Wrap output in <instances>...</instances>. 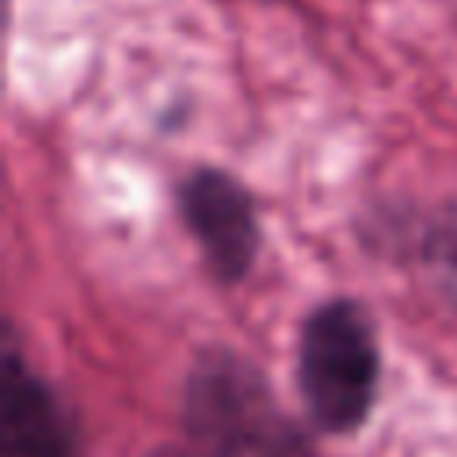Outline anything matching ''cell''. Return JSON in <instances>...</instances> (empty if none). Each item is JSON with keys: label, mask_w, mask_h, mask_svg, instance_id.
I'll list each match as a JSON object with an SVG mask.
<instances>
[{"label": "cell", "mask_w": 457, "mask_h": 457, "mask_svg": "<svg viewBox=\"0 0 457 457\" xmlns=\"http://www.w3.org/2000/svg\"><path fill=\"white\" fill-rule=\"evenodd\" d=\"M300 396L325 432H353L375 407L378 343L368 311L353 300H328L311 311L300 332Z\"/></svg>", "instance_id": "6da1fadb"}, {"label": "cell", "mask_w": 457, "mask_h": 457, "mask_svg": "<svg viewBox=\"0 0 457 457\" xmlns=\"http://www.w3.org/2000/svg\"><path fill=\"white\" fill-rule=\"evenodd\" d=\"M186 428L200 457H296L264 378L239 353H204L186 386Z\"/></svg>", "instance_id": "7a4b0ae2"}, {"label": "cell", "mask_w": 457, "mask_h": 457, "mask_svg": "<svg viewBox=\"0 0 457 457\" xmlns=\"http://www.w3.org/2000/svg\"><path fill=\"white\" fill-rule=\"evenodd\" d=\"M179 207L214 275L239 282L257 257V218L250 193L232 175L200 168L182 182Z\"/></svg>", "instance_id": "3957f363"}, {"label": "cell", "mask_w": 457, "mask_h": 457, "mask_svg": "<svg viewBox=\"0 0 457 457\" xmlns=\"http://www.w3.org/2000/svg\"><path fill=\"white\" fill-rule=\"evenodd\" d=\"M0 457H79V432L61 396L21 364L14 343L4 353Z\"/></svg>", "instance_id": "277c9868"}]
</instances>
